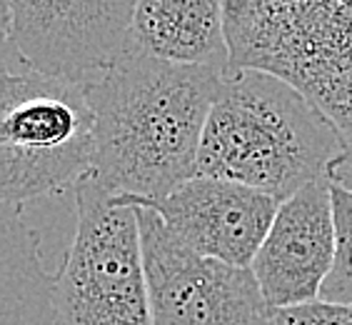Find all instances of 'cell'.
I'll return each mask as SVG.
<instances>
[{
	"mask_svg": "<svg viewBox=\"0 0 352 325\" xmlns=\"http://www.w3.org/2000/svg\"><path fill=\"white\" fill-rule=\"evenodd\" d=\"M223 75L128 50L82 85L95 118L90 176L133 205L160 200L192 180Z\"/></svg>",
	"mask_w": 352,
	"mask_h": 325,
	"instance_id": "obj_1",
	"label": "cell"
},
{
	"mask_svg": "<svg viewBox=\"0 0 352 325\" xmlns=\"http://www.w3.org/2000/svg\"><path fill=\"white\" fill-rule=\"evenodd\" d=\"M342 158L332 123L278 75L230 68L205 123L197 176L223 178L267 196H295L330 180Z\"/></svg>",
	"mask_w": 352,
	"mask_h": 325,
	"instance_id": "obj_2",
	"label": "cell"
},
{
	"mask_svg": "<svg viewBox=\"0 0 352 325\" xmlns=\"http://www.w3.org/2000/svg\"><path fill=\"white\" fill-rule=\"evenodd\" d=\"M225 28L230 68L278 75L332 123L330 180L352 188V0H225Z\"/></svg>",
	"mask_w": 352,
	"mask_h": 325,
	"instance_id": "obj_3",
	"label": "cell"
},
{
	"mask_svg": "<svg viewBox=\"0 0 352 325\" xmlns=\"http://www.w3.org/2000/svg\"><path fill=\"white\" fill-rule=\"evenodd\" d=\"M95 118L85 88L35 70H6L0 98V196L25 205L93 173Z\"/></svg>",
	"mask_w": 352,
	"mask_h": 325,
	"instance_id": "obj_4",
	"label": "cell"
},
{
	"mask_svg": "<svg viewBox=\"0 0 352 325\" xmlns=\"http://www.w3.org/2000/svg\"><path fill=\"white\" fill-rule=\"evenodd\" d=\"M75 193V235L55 288V325H153L140 208L93 176Z\"/></svg>",
	"mask_w": 352,
	"mask_h": 325,
	"instance_id": "obj_5",
	"label": "cell"
},
{
	"mask_svg": "<svg viewBox=\"0 0 352 325\" xmlns=\"http://www.w3.org/2000/svg\"><path fill=\"white\" fill-rule=\"evenodd\" d=\"M138 0H3V35L21 70L88 85L133 50Z\"/></svg>",
	"mask_w": 352,
	"mask_h": 325,
	"instance_id": "obj_6",
	"label": "cell"
},
{
	"mask_svg": "<svg viewBox=\"0 0 352 325\" xmlns=\"http://www.w3.org/2000/svg\"><path fill=\"white\" fill-rule=\"evenodd\" d=\"M138 208L153 325H272L252 268L200 255L155 210Z\"/></svg>",
	"mask_w": 352,
	"mask_h": 325,
	"instance_id": "obj_7",
	"label": "cell"
},
{
	"mask_svg": "<svg viewBox=\"0 0 352 325\" xmlns=\"http://www.w3.org/2000/svg\"><path fill=\"white\" fill-rule=\"evenodd\" d=\"M335 251L332 180H318L285 198L250 265L272 311L318 300Z\"/></svg>",
	"mask_w": 352,
	"mask_h": 325,
	"instance_id": "obj_8",
	"label": "cell"
},
{
	"mask_svg": "<svg viewBox=\"0 0 352 325\" xmlns=\"http://www.w3.org/2000/svg\"><path fill=\"white\" fill-rule=\"evenodd\" d=\"M142 205L155 210L170 231L195 253L250 268L275 220L280 200L232 180L195 176L170 196Z\"/></svg>",
	"mask_w": 352,
	"mask_h": 325,
	"instance_id": "obj_9",
	"label": "cell"
},
{
	"mask_svg": "<svg viewBox=\"0 0 352 325\" xmlns=\"http://www.w3.org/2000/svg\"><path fill=\"white\" fill-rule=\"evenodd\" d=\"M133 48L177 65L228 73L225 0H138Z\"/></svg>",
	"mask_w": 352,
	"mask_h": 325,
	"instance_id": "obj_10",
	"label": "cell"
},
{
	"mask_svg": "<svg viewBox=\"0 0 352 325\" xmlns=\"http://www.w3.org/2000/svg\"><path fill=\"white\" fill-rule=\"evenodd\" d=\"M58 271L43 268L41 235L18 203H3L0 325H55Z\"/></svg>",
	"mask_w": 352,
	"mask_h": 325,
	"instance_id": "obj_11",
	"label": "cell"
},
{
	"mask_svg": "<svg viewBox=\"0 0 352 325\" xmlns=\"http://www.w3.org/2000/svg\"><path fill=\"white\" fill-rule=\"evenodd\" d=\"M335 205V228H338V251L320 298L330 303L352 305V188L332 183Z\"/></svg>",
	"mask_w": 352,
	"mask_h": 325,
	"instance_id": "obj_12",
	"label": "cell"
},
{
	"mask_svg": "<svg viewBox=\"0 0 352 325\" xmlns=\"http://www.w3.org/2000/svg\"><path fill=\"white\" fill-rule=\"evenodd\" d=\"M272 325H352V305L312 300L272 311Z\"/></svg>",
	"mask_w": 352,
	"mask_h": 325,
	"instance_id": "obj_13",
	"label": "cell"
}]
</instances>
